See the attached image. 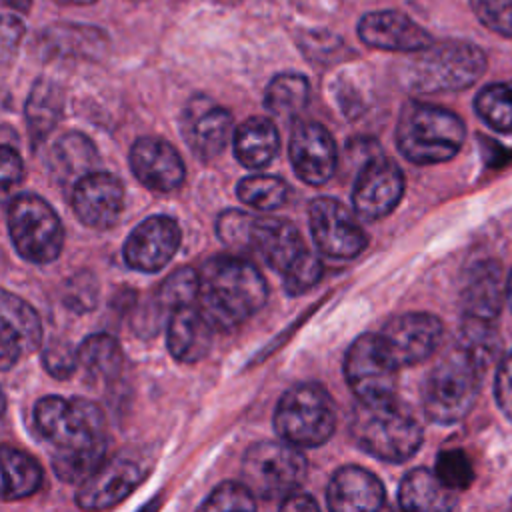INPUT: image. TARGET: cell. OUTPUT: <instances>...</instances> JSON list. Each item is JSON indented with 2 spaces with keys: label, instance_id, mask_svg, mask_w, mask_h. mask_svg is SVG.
Wrapping results in <instances>:
<instances>
[{
  "label": "cell",
  "instance_id": "6da1fadb",
  "mask_svg": "<svg viewBox=\"0 0 512 512\" xmlns=\"http://www.w3.org/2000/svg\"><path fill=\"white\" fill-rule=\"evenodd\" d=\"M34 424L54 446L52 470L64 482H84L106 458V418L84 398L44 396L34 404Z\"/></svg>",
  "mask_w": 512,
  "mask_h": 512
},
{
  "label": "cell",
  "instance_id": "7a4b0ae2",
  "mask_svg": "<svg viewBox=\"0 0 512 512\" xmlns=\"http://www.w3.org/2000/svg\"><path fill=\"white\" fill-rule=\"evenodd\" d=\"M268 298L260 270L240 256H214L198 270L196 306L214 330H232L254 316Z\"/></svg>",
  "mask_w": 512,
  "mask_h": 512
},
{
  "label": "cell",
  "instance_id": "3957f363",
  "mask_svg": "<svg viewBox=\"0 0 512 512\" xmlns=\"http://www.w3.org/2000/svg\"><path fill=\"white\" fill-rule=\"evenodd\" d=\"M354 442L370 456L384 462H406L422 444V426L398 398L358 402L350 420Z\"/></svg>",
  "mask_w": 512,
  "mask_h": 512
},
{
  "label": "cell",
  "instance_id": "277c9868",
  "mask_svg": "<svg viewBox=\"0 0 512 512\" xmlns=\"http://www.w3.org/2000/svg\"><path fill=\"white\" fill-rule=\"evenodd\" d=\"M466 138V126L454 112L408 100L396 122V146L412 164H440L454 158Z\"/></svg>",
  "mask_w": 512,
  "mask_h": 512
},
{
  "label": "cell",
  "instance_id": "5b68a950",
  "mask_svg": "<svg viewBox=\"0 0 512 512\" xmlns=\"http://www.w3.org/2000/svg\"><path fill=\"white\" fill-rule=\"evenodd\" d=\"M484 364L460 342L434 364L422 382V408L440 424L462 420L476 402Z\"/></svg>",
  "mask_w": 512,
  "mask_h": 512
},
{
  "label": "cell",
  "instance_id": "8992f818",
  "mask_svg": "<svg viewBox=\"0 0 512 512\" xmlns=\"http://www.w3.org/2000/svg\"><path fill=\"white\" fill-rule=\"evenodd\" d=\"M404 62L402 82L424 94L456 92L476 84L486 70V54L464 40L432 42Z\"/></svg>",
  "mask_w": 512,
  "mask_h": 512
},
{
  "label": "cell",
  "instance_id": "52a82bcc",
  "mask_svg": "<svg viewBox=\"0 0 512 512\" xmlns=\"http://www.w3.org/2000/svg\"><path fill=\"white\" fill-rule=\"evenodd\" d=\"M274 428L294 448H316L336 430V408L320 384H296L276 404Z\"/></svg>",
  "mask_w": 512,
  "mask_h": 512
},
{
  "label": "cell",
  "instance_id": "ba28073f",
  "mask_svg": "<svg viewBox=\"0 0 512 512\" xmlns=\"http://www.w3.org/2000/svg\"><path fill=\"white\" fill-rule=\"evenodd\" d=\"M8 232L16 252L32 264L54 262L64 248V226L38 194H18L8 206Z\"/></svg>",
  "mask_w": 512,
  "mask_h": 512
},
{
  "label": "cell",
  "instance_id": "9c48e42d",
  "mask_svg": "<svg viewBox=\"0 0 512 512\" xmlns=\"http://www.w3.org/2000/svg\"><path fill=\"white\" fill-rule=\"evenodd\" d=\"M308 462L300 448L284 440L252 444L242 460V484L256 498H284L304 482Z\"/></svg>",
  "mask_w": 512,
  "mask_h": 512
},
{
  "label": "cell",
  "instance_id": "30bf717a",
  "mask_svg": "<svg viewBox=\"0 0 512 512\" xmlns=\"http://www.w3.org/2000/svg\"><path fill=\"white\" fill-rule=\"evenodd\" d=\"M398 366L378 334L358 336L344 356V376L360 402L396 398Z\"/></svg>",
  "mask_w": 512,
  "mask_h": 512
},
{
  "label": "cell",
  "instance_id": "8fae6325",
  "mask_svg": "<svg viewBox=\"0 0 512 512\" xmlns=\"http://www.w3.org/2000/svg\"><path fill=\"white\" fill-rule=\"evenodd\" d=\"M308 224L316 248L336 260L356 258L364 252L368 236L356 216L336 198H316L308 206Z\"/></svg>",
  "mask_w": 512,
  "mask_h": 512
},
{
  "label": "cell",
  "instance_id": "7c38bea8",
  "mask_svg": "<svg viewBox=\"0 0 512 512\" xmlns=\"http://www.w3.org/2000/svg\"><path fill=\"white\" fill-rule=\"evenodd\" d=\"M442 334V322L434 314L404 312L390 318L378 336L396 366L402 368L430 358L438 350Z\"/></svg>",
  "mask_w": 512,
  "mask_h": 512
},
{
  "label": "cell",
  "instance_id": "4fadbf2b",
  "mask_svg": "<svg viewBox=\"0 0 512 512\" xmlns=\"http://www.w3.org/2000/svg\"><path fill=\"white\" fill-rule=\"evenodd\" d=\"M288 156L296 176L310 186L328 182L338 166L336 142L328 128L316 120H296L290 132Z\"/></svg>",
  "mask_w": 512,
  "mask_h": 512
},
{
  "label": "cell",
  "instance_id": "5bb4252c",
  "mask_svg": "<svg viewBox=\"0 0 512 512\" xmlns=\"http://www.w3.org/2000/svg\"><path fill=\"white\" fill-rule=\"evenodd\" d=\"M404 196V174L390 158L368 160L352 188L354 212L364 220L388 216Z\"/></svg>",
  "mask_w": 512,
  "mask_h": 512
},
{
  "label": "cell",
  "instance_id": "9a60e30c",
  "mask_svg": "<svg viewBox=\"0 0 512 512\" xmlns=\"http://www.w3.org/2000/svg\"><path fill=\"white\" fill-rule=\"evenodd\" d=\"M144 478V468L124 456L104 458V462L80 484L76 504L86 512H102L120 504Z\"/></svg>",
  "mask_w": 512,
  "mask_h": 512
},
{
  "label": "cell",
  "instance_id": "2e32d148",
  "mask_svg": "<svg viewBox=\"0 0 512 512\" xmlns=\"http://www.w3.org/2000/svg\"><path fill=\"white\" fill-rule=\"evenodd\" d=\"M76 218L94 230L112 228L124 210V184L118 176L94 170L72 186Z\"/></svg>",
  "mask_w": 512,
  "mask_h": 512
},
{
  "label": "cell",
  "instance_id": "e0dca14e",
  "mask_svg": "<svg viewBox=\"0 0 512 512\" xmlns=\"http://www.w3.org/2000/svg\"><path fill=\"white\" fill-rule=\"evenodd\" d=\"M182 240L180 226L170 216H150L142 220L124 242V260L138 272L162 270L178 252Z\"/></svg>",
  "mask_w": 512,
  "mask_h": 512
},
{
  "label": "cell",
  "instance_id": "ac0fdd59",
  "mask_svg": "<svg viewBox=\"0 0 512 512\" xmlns=\"http://www.w3.org/2000/svg\"><path fill=\"white\" fill-rule=\"evenodd\" d=\"M182 134L198 158L212 160L232 140V116L206 96H196L182 112Z\"/></svg>",
  "mask_w": 512,
  "mask_h": 512
},
{
  "label": "cell",
  "instance_id": "d6986e66",
  "mask_svg": "<svg viewBox=\"0 0 512 512\" xmlns=\"http://www.w3.org/2000/svg\"><path fill=\"white\" fill-rule=\"evenodd\" d=\"M128 160L136 180L154 192H172L184 182V162L176 148L162 138H138L130 148Z\"/></svg>",
  "mask_w": 512,
  "mask_h": 512
},
{
  "label": "cell",
  "instance_id": "ffe728a7",
  "mask_svg": "<svg viewBox=\"0 0 512 512\" xmlns=\"http://www.w3.org/2000/svg\"><path fill=\"white\" fill-rule=\"evenodd\" d=\"M358 38L370 48L408 54L420 52L434 42L420 24L396 10L364 14L358 22Z\"/></svg>",
  "mask_w": 512,
  "mask_h": 512
},
{
  "label": "cell",
  "instance_id": "44dd1931",
  "mask_svg": "<svg viewBox=\"0 0 512 512\" xmlns=\"http://www.w3.org/2000/svg\"><path fill=\"white\" fill-rule=\"evenodd\" d=\"M506 302V278L496 260L476 262L462 284L460 304L464 320L494 324Z\"/></svg>",
  "mask_w": 512,
  "mask_h": 512
},
{
  "label": "cell",
  "instance_id": "7402d4cb",
  "mask_svg": "<svg viewBox=\"0 0 512 512\" xmlns=\"http://www.w3.org/2000/svg\"><path fill=\"white\" fill-rule=\"evenodd\" d=\"M246 250L260 256L276 272H284L306 250V246L298 228L290 220L254 216Z\"/></svg>",
  "mask_w": 512,
  "mask_h": 512
},
{
  "label": "cell",
  "instance_id": "603a6c76",
  "mask_svg": "<svg viewBox=\"0 0 512 512\" xmlns=\"http://www.w3.org/2000/svg\"><path fill=\"white\" fill-rule=\"evenodd\" d=\"M386 500L382 482L366 468H338L326 488L330 512H380Z\"/></svg>",
  "mask_w": 512,
  "mask_h": 512
},
{
  "label": "cell",
  "instance_id": "cb8c5ba5",
  "mask_svg": "<svg viewBox=\"0 0 512 512\" xmlns=\"http://www.w3.org/2000/svg\"><path fill=\"white\" fill-rule=\"evenodd\" d=\"M214 328L202 316L196 304L180 306L170 312L166 344L170 354L184 364L202 360L212 346Z\"/></svg>",
  "mask_w": 512,
  "mask_h": 512
},
{
  "label": "cell",
  "instance_id": "d4e9b609",
  "mask_svg": "<svg viewBox=\"0 0 512 512\" xmlns=\"http://www.w3.org/2000/svg\"><path fill=\"white\" fill-rule=\"evenodd\" d=\"M96 164L98 150L82 132L70 130L62 134L48 150V168L60 186H74L80 178L94 172Z\"/></svg>",
  "mask_w": 512,
  "mask_h": 512
},
{
  "label": "cell",
  "instance_id": "484cf974",
  "mask_svg": "<svg viewBox=\"0 0 512 512\" xmlns=\"http://www.w3.org/2000/svg\"><path fill=\"white\" fill-rule=\"evenodd\" d=\"M458 492L444 486L432 470H410L398 488V504L402 512H452Z\"/></svg>",
  "mask_w": 512,
  "mask_h": 512
},
{
  "label": "cell",
  "instance_id": "4316f807",
  "mask_svg": "<svg viewBox=\"0 0 512 512\" xmlns=\"http://www.w3.org/2000/svg\"><path fill=\"white\" fill-rule=\"evenodd\" d=\"M232 148L236 160L246 168L268 166L280 148L278 128L270 118L252 116L244 120L232 134Z\"/></svg>",
  "mask_w": 512,
  "mask_h": 512
},
{
  "label": "cell",
  "instance_id": "83f0119b",
  "mask_svg": "<svg viewBox=\"0 0 512 512\" xmlns=\"http://www.w3.org/2000/svg\"><path fill=\"white\" fill-rule=\"evenodd\" d=\"M64 112V90L58 82L50 78H40L34 82L26 106V126L30 134V142L38 146L46 136L56 128Z\"/></svg>",
  "mask_w": 512,
  "mask_h": 512
},
{
  "label": "cell",
  "instance_id": "f1b7e54d",
  "mask_svg": "<svg viewBox=\"0 0 512 512\" xmlns=\"http://www.w3.org/2000/svg\"><path fill=\"white\" fill-rule=\"evenodd\" d=\"M42 486L40 464L24 450L0 446V498L20 500Z\"/></svg>",
  "mask_w": 512,
  "mask_h": 512
},
{
  "label": "cell",
  "instance_id": "f546056e",
  "mask_svg": "<svg viewBox=\"0 0 512 512\" xmlns=\"http://www.w3.org/2000/svg\"><path fill=\"white\" fill-rule=\"evenodd\" d=\"M0 328L14 332L26 352H32L42 342V322L38 312L20 296L0 288Z\"/></svg>",
  "mask_w": 512,
  "mask_h": 512
},
{
  "label": "cell",
  "instance_id": "4dcf8cb0",
  "mask_svg": "<svg viewBox=\"0 0 512 512\" xmlns=\"http://www.w3.org/2000/svg\"><path fill=\"white\" fill-rule=\"evenodd\" d=\"M76 352H78V366L84 368V372L94 380L114 378L120 374L124 354L114 336L104 332L90 334Z\"/></svg>",
  "mask_w": 512,
  "mask_h": 512
},
{
  "label": "cell",
  "instance_id": "1f68e13d",
  "mask_svg": "<svg viewBox=\"0 0 512 512\" xmlns=\"http://www.w3.org/2000/svg\"><path fill=\"white\" fill-rule=\"evenodd\" d=\"M310 96L308 78L296 72L276 74L264 92V106L268 112L280 118H294L304 110Z\"/></svg>",
  "mask_w": 512,
  "mask_h": 512
},
{
  "label": "cell",
  "instance_id": "d6a6232c",
  "mask_svg": "<svg viewBox=\"0 0 512 512\" xmlns=\"http://www.w3.org/2000/svg\"><path fill=\"white\" fill-rule=\"evenodd\" d=\"M476 114L496 132H512V84L494 82L482 88L474 100Z\"/></svg>",
  "mask_w": 512,
  "mask_h": 512
},
{
  "label": "cell",
  "instance_id": "836d02e7",
  "mask_svg": "<svg viewBox=\"0 0 512 512\" xmlns=\"http://www.w3.org/2000/svg\"><path fill=\"white\" fill-rule=\"evenodd\" d=\"M236 194L244 204H248L256 210L272 212L286 204L288 184L276 176L254 174V176H246L238 182Z\"/></svg>",
  "mask_w": 512,
  "mask_h": 512
},
{
  "label": "cell",
  "instance_id": "e575fe53",
  "mask_svg": "<svg viewBox=\"0 0 512 512\" xmlns=\"http://www.w3.org/2000/svg\"><path fill=\"white\" fill-rule=\"evenodd\" d=\"M196 512H258L256 496L242 484L226 480L218 484Z\"/></svg>",
  "mask_w": 512,
  "mask_h": 512
},
{
  "label": "cell",
  "instance_id": "d590c367",
  "mask_svg": "<svg viewBox=\"0 0 512 512\" xmlns=\"http://www.w3.org/2000/svg\"><path fill=\"white\" fill-rule=\"evenodd\" d=\"M434 474L438 480L454 492L470 488L474 482V466L470 456L462 448H448L436 456Z\"/></svg>",
  "mask_w": 512,
  "mask_h": 512
},
{
  "label": "cell",
  "instance_id": "8d00e7d4",
  "mask_svg": "<svg viewBox=\"0 0 512 512\" xmlns=\"http://www.w3.org/2000/svg\"><path fill=\"white\" fill-rule=\"evenodd\" d=\"M198 298V270L178 268L174 270L158 290V300L170 312L180 306H192Z\"/></svg>",
  "mask_w": 512,
  "mask_h": 512
},
{
  "label": "cell",
  "instance_id": "74e56055",
  "mask_svg": "<svg viewBox=\"0 0 512 512\" xmlns=\"http://www.w3.org/2000/svg\"><path fill=\"white\" fill-rule=\"evenodd\" d=\"M324 274V264L318 254L304 250L284 272V288L290 296H298L314 288Z\"/></svg>",
  "mask_w": 512,
  "mask_h": 512
},
{
  "label": "cell",
  "instance_id": "f35d334b",
  "mask_svg": "<svg viewBox=\"0 0 512 512\" xmlns=\"http://www.w3.org/2000/svg\"><path fill=\"white\" fill-rule=\"evenodd\" d=\"M254 214H248L244 210H224L216 218V234L218 238L236 250H246L248 232L252 224Z\"/></svg>",
  "mask_w": 512,
  "mask_h": 512
},
{
  "label": "cell",
  "instance_id": "ab89813d",
  "mask_svg": "<svg viewBox=\"0 0 512 512\" xmlns=\"http://www.w3.org/2000/svg\"><path fill=\"white\" fill-rule=\"evenodd\" d=\"M470 4L486 28L512 38V0H470Z\"/></svg>",
  "mask_w": 512,
  "mask_h": 512
},
{
  "label": "cell",
  "instance_id": "60d3db41",
  "mask_svg": "<svg viewBox=\"0 0 512 512\" xmlns=\"http://www.w3.org/2000/svg\"><path fill=\"white\" fill-rule=\"evenodd\" d=\"M42 364L54 378H70L78 368V352L66 340H50L42 350Z\"/></svg>",
  "mask_w": 512,
  "mask_h": 512
},
{
  "label": "cell",
  "instance_id": "b9f144b4",
  "mask_svg": "<svg viewBox=\"0 0 512 512\" xmlns=\"http://www.w3.org/2000/svg\"><path fill=\"white\" fill-rule=\"evenodd\" d=\"M24 164L20 154L10 146H0V212L8 210L14 190L22 182Z\"/></svg>",
  "mask_w": 512,
  "mask_h": 512
},
{
  "label": "cell",
  "instance_id": "7bdbcfd3",
  "mask_svg": "<svg viewBox=\"0 0 512 512\" xmlns=\"http://www.w3.org/2000/svg\"><path fill=\"white\" fill-rule=\"evenodd\" d=\"M98 298V282L92 274L80 272L70 278L66 286V304L78 312H86L94 306Z\"/></svg>",
  "mask_w": 512,
  "mask_h": 512
},
{
  "label": "cell",
  "instance_id": "ee69618b",
  "mask_svg": "<svg viewBox=\"0 0 512 512\" xmlns=\"http://www.w3.org/2000/svg\"><path fill=\"white\" fill-rule=\"evenodd\" d=\"M22 36L24 24L12 14H0V66L16 56Z\"/></svg>",
  "mask_w": 512,
  "mask_h": 512
},
{
  "label": "cell",
  "instance_id": "f6af8a7d",
  "mask_svg": "<svg viewBox=\"0 0 512 512\" xmlns=\"http://www.w3.org/2000/svg\"><path fill=\"white\" fill-rule=\"evenodd\" d=\"M494 396H496L498 408L504 412V416H508L512 420V352H508L502 358V362L496 370Z\"/></svg>",
  "mask_w": 512,
  "mask_h": 512
},
{
  "label": "cell",
  "instance_id": "bcb514c9",
  "mask_svg": "<svg viewBox=\"0 0 512 512\" xmlns=\"http://www.w3.org/2000/svg\"><path fill=\"white\" fill-rule=\"evenodd\" d=\"M22 354H26L22 340L14 332L0 328V372L10 370Z\"/></svg>",
  "mask_w": 512,
  "mask_h": 512
},
{
  "label": "cell",
  "instance_id": "7dc6e473",
  "mask_svg": "<svg viewBox=\"0 0 512 512\" xmlns=\"http://www.w3.org/2000/svg\"><path fill=\"white\" fill-rule=\"evenodd\" d=\"M278 512H320V506L310 494L296 490L282 498Z\"/></svg>",
  "mask_w": 512,
  "mask_h": 512
},
{
  "label": "cell",
  "instance_id": "c3c4849f",
  "mask_svg": "<svg viewBox=\"0 0 512 512\" xmlns=\"http://www.w3.org/2000/svg\"><path fill=\"white\" fill-rule=\"evenodd\" d=\"M4 6L12 8V10H18V12H28L30 10V4L32 0H0Z\"/></svg>",
  "mask_w": 512,
  "mask_h": 512
},
{
  "label": "cell",
  "instance_id": "681fc988",
  "mask_svg": "<svg viewBox=\"0 0 512 512\" xmlns=\"http://www.w3.org/2000/svg\"><path fill=\"white\" fill-rule=\"evenodd\" d=\"M506 302H508L510 308H512V272H510V276H508V280H506Z\"/></svg>",
  "mask_w": 512,
  "mask_h": 512
},
{
  "label": "cell",
  "instance_id": "f907efd6",
  "mask_svg": "<svg viewBox=\"0 0 512 512\" xmlns=\"http://www.w3.org/2000/svg\"><path fill=\"white\" fill-rule=\"evenodd\" d=\"M58 4H76V6H84V4H94L96 0H56Z\"/></svg>",
  "mask_w": 512,
  "mask_h": 512
},
{
  "label": "cell",
  "instance_id": "816d5d0a",
  "mask_svg": "<svg viewBox=\"0 0 512 512\" xmlns=\"http://www.w3.org/2000/svg\"><path fill=\"white\" fill-rule=\"evenodd\" d=\"M6 412V396H4V392H2V388H0V416Z\"/></svg>",
  "mask_w": 512,
  "mask_h": 512
},
{
  "label": "cell",
  "instance_id": "f5cc1de1",
  "mask_svg": "<svg viewBox=\"0 0 512 512\" xmlns=\"http://www.w3.org/2000/svg\"><path fill=\"white\" fill-rule=\"evenodd\" d=\"M154 506H156V500L154 502H150V506H146V508H142L140 512H154Z\"/></svg>",
  "mask_w": 512,
  "mask_h": 512
},
{
  "label": "cell",
  "instance_id": "db71d44e",
  "mask_svg": "<svg viewBox=\"0 0 512 512\" xmlns=\"http://www.w3.org/2000/svg\"><path fill=\"white\" fill-rule=\"evenodd\" d=\"M510 512H512V504H510Z\"/></svg>",
  "mask_w": 512,
  "mask_h": 512
}]
</instances>
